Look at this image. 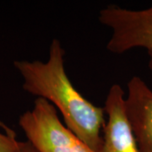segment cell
Returning <instances> with one entry per match:
<instances>
[{
    "mask_svg": "<svg viewBox=\"0 0 152 152\" xmlns=\"http://www.w3.org/2000/svg\"><path fill=\"white\" fill-rule=\"evenodd\" d=\"M17 152H37L36 149L31 145L30 142L26 141H20V147Z\"/></svg>",
    "mask_w": 152,
    "mask_h": 152,
    "instance_id": "52a82bcc",
    "label": "cell"
},
{
    "mask_svg": "<svg viewBox=\"0 0 152 152\" xmlns=\"http://www.w3.org/2000/svg\"><path fill=\"white\" fill-rule=\"evenodd\" d=\"M64 54L61 42L53 39L47 62L19 60L14 66L23 79L24 91L53 104L62 114L66 127L94 151L100 152L105 110L76 90L66 74Z\"/></svg>",
    "mask_w": 152,
    "mask_h": 152,
    "instance_id": "6da1fadb",
    "label": "cell"
},
{
    "mask_svg": "<svg viewBox=\"0 0 152 152\" xmlns=\"http://www.w3.org/2000/svg\"><path fill=\"white\" fill-rule=\"evenodd\" d=\"M125 106L140 152H152V90L139 76L128 83Z\"/></svg>",
    "mask_w": 152,
    "mask_h": 152,
    "instance_id": "5b68a950",
    "label": "cell"
},
{
    "mask_svg": "<svg viewBox=\"0 0 152 152\" xmlns=\"http://www.w3.org/2000/svg\"><path fill=\"white\" fill-rule=\"evenodd\" d=\"M124 91L119 85H113L105 101L107 121L102 131L100 152H140L126 113Z\"/></svg>",
    "mask_w": 152,
    "mask_h": 152,
    "instance_id": "277c9868",
    "label": "cell"
},
{
    "mask_svg": "<svg viewBox=\"0 0 152 152\" xmlns=\"http://www.w3.org/2000/svg\"><path fill=\"white\" fill-rule=\"evenodd\" d=\"M20 144L16 133L0 120V152H17Z\"/></svg>",
    "mask_w": 152,
    "mask_h": 152,
    "instance_id": "8992f818",
    "label": "cell"
},
{
    "mask_svg": "<svg viewBox=\"0 0 152 152\" xmlns=\"http://www.w3.org/2000/svg\"><path fill=\"white\" fill-rule=\"evenodd\" d=\"M98 19L112 31L107 44L109 52L121 54L134 48L145 49L152 73V6L132 10L110 5L99 12Z\"/></svg>",
    "mask_w": 152,
    "mask_h": 152,
    "instance_id": "3957f363",
    "label": "cell"
},
{
    "mask_svg": "<svg viewBox=\"0 0 152 152\" xmlns=\"http://www.w3.org/2000/svg\"><path fill=\"white\" fill-rule=\"evenodd\" d=\"M19 124L37 152H95L60 121L58 110L43 98L19 118Z\"/></svg>",
    "mask_w": 152,
    "mask_h": 152,
    "instance_id": "7a4b0ae2",
    "label": "cell"
}]
</instances>
